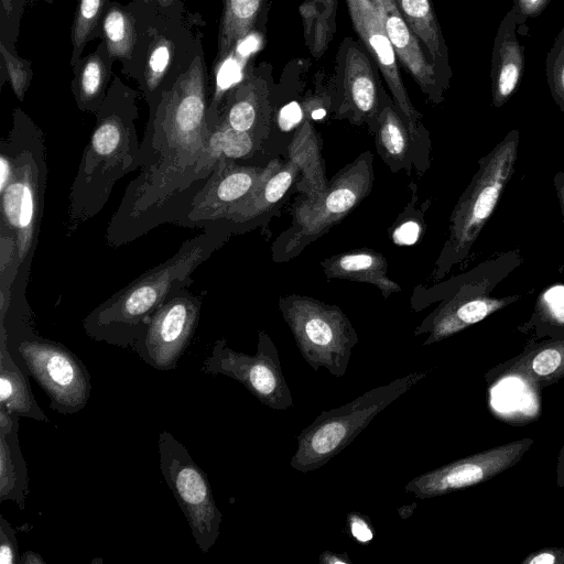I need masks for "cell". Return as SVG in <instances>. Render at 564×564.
<instances>
[{"label":"cell","instance_id":"6da1fadb","mask_svg":"<svg viewBox=\"0 0 564 564\" xmlns=\"http://www.w3.org/2000/svg\"><path fill=\"white\" fill-rule=\"evenodd\" d=\"M209 78L204 45L191 66L149 111L139 174L128 184L106 229L112 248L164 224L178 225L205 183L195 181L209 135Z\"/></svg>","mask_w":564,"mask_h":564},{"label":"cell","instance_id":"7a4b0ae2","mask_svg":"<svg viewBox=\"0 0 564 564\" xmlns=\"http://www.w3.org/2000/svg\"><path fill=\"white\" fill-rule=\"evenodd\" d=\"M0 158L11 164L0 185V242L13 249L8 272L0 274V323L34 321L26 290L37 248L47 183L45 137L21 109L14 108L12 127L0 141Z\"/></svg>","mask_w":564,"mask_h":564},{"label":"cell","instance_id":"3957f363","mask_svg":"<svg viewBox=\"0 0 564 564\" xmlns=\"http://www.w3.org/2000/svg\"><path fill=\"white\" fill-rule=\"evenodd\" d=\"M137 99L138 91L115 75L95 113L93 132L70 185L65 220L67 236L98 215L115 184L140 167Z\"/></svg>","mask_w":564,"mask_h":564},{"label":"cell","instance_id":"277c9868","mask_svg":"<svg viewBox=\"0 0 564 564\" xmlns=\"http://www.w3.org/2000/svg\"><path fill=\"white\" fill-rule=\"evenodd\" d=\"M235 235L227 223H216L185 240L164 262L147 270L90 311L83 321L96 341L132 348L149 318L169 296L193 283L192 273Z\"/></svg>","mask_w":564,"mask_h":564},{"label":"cell","instance_id":"5b68a950","mask_svg":"<svg viewBox=\"0 0 564 564\" xmlns=\"http://www.w3.org/2000/svg\"><path fill=\"white\" fill-rule=\"evenodd\" d=\"M137 20V41L122 74L133 79L152 111L163 93L188 69L203 45L198 13H165L142 1L131 0Z\"/></svg>","mask_w":564,"mask_h":564},{"label":"cell","instance_id":"8992f818","mask_svg":"<svg viewBox=\"0 0 564 564\" xmlns=\"http://www.w3.org/2000/svg\"><path fill=\"white\" fill-rule=\"evenodd\" d=\"M522 261L521 251L513 249L438 284L417 285L411 297L413 311L440 304L416 326L414 335H427L423 345L436 344L518 301L519 294L495 297L490 292Z\"/></svg>","mask_w":564,"mask_h":564},{"label":"cell","instance_id":"52a82bcc","mask_svg":"<svg viewBox=\"0 0 564 564\" xmlns=\"http://www.w3.org/2000/svg\"><path fill=\"white\" fill-rule=\"evenodd\" d=\"M519 143L520 132L513 129L478 160V170L451 213L447 238L432 272L434 280L444 279L468 257L513 175Z\"/></svg>","mask_w":564,"mask_h":564},{"label":"cell","instance_id":"ba28073f","mask_svg":"<svg viewBox=\"0 0 564 564\" xmlns=\"http://www.w3.org/2000/svg\"><path fill=\"white\" fill-rule=\"evenodd\" d=\"M375 182L373 154L365 151L340 169L316 199L300 197L292 220L271 246L274 262L297 257L307 246L339 224L370 194Z\"/></svg>","mask_w":564,"mask_h":564},{"label":"cell","instance_id":"9c48e42d","mask_svg":"<svg viewBox=\"0 0 564 564\" xmlns=\"http://www.w3.org/2000/svg\"><path fill=\"white\" fill-rule=\"evenodd\" d=\"M426 376L427 372L413 371L388 384L372 388L349 403L322 411L296 436L291 467L305 474L325 466L355 441L380 412Z\"/></svg>","mask_w":564,"mask_h":564},{"label":"cell","instance_id":"30bf717a","mask_svg":"<svg viewBox=\"0 0 564 564\" xmlns=\"http://www.w3.org/2000/svg\"><path fill=\"white\" fill-rule=\"evenodd\" d=\"M282 317L308 366L325 368L336 378L345 376L359 337L337 305L307 295L290 294L278 301Z\"/></svg>","mask_w":564,"mask_h":564},{"label":"cell","instance_id":"8fae6325","mask_svg":"<svg viewBox=\"0 0 564 564\" xmlns=\"http://www.w3.org/2000/svg\"><path fill=\"white\" fill-rule=\"evenodd\" d=\"M8 348L20 358L50 399V408L59 414L79 412L87 404L90 375L83 361L63 344L43 338L34 323L6 327Z\"/></svg>","mask_w":564,"mask_h":564},{"label":"cell","instance_id":"7c38bea8","mask_svg":"<svg viewBox=\"0 0 564 564\" xmlns=\"http://www.w3.org/2000/svg\"><path fill=\"white\" fill-rule=\"evenodd\" d=\"M158 448L162 476L189 525L196 545L207 553L219 536L223 521L208 477L170 432L160 433Z\"/></svg>","mask_w":564,"mask_h":564},{"label":"cell","instance_id":"4fadbf2b","mask_svg":"<svg viewBox=\"0 0 564 564\" xmlns=\"http://www.w3.org/2000/svg\"><path fill=\"white\" fill-rule=\"evenodd\" d=\"M202 371L224 375L241 383L262 404L284 411L293 406V397L283 375L279 350L264 330L258 332L257 351L249 355L217 339L204 359Z\"/></svg>","mask_w":564,"mask_h":564},{"label":"cell","instance_id":"5bb4252c","mask_svg":"<svg viewBox=\"0 0 564 564\" xmlns=\"http://www.w3.org/2000/svg\"><path fill=\"white\" fill-rule=\"evenodd\" d=\"M203 297L188 288L174 291L149 318L132 349L156 370L176 369L198 324Z\"/></svg>","mask_w":564,"mask_h":564},{"label":"cell","instance_id":"9a60e30c","mask_svg":"<svg viewBox=\"0 0 564 564\" xmlns=\"http://www.w3.org/2000/svg\"><path fill=\"white\" fill-rule=\"evenodd\" d=\"M377 65L365 46L346 37L338 51L335 118L367 126L373 134L380 104Z\"/></svg>","mask_w":564,"mask_h":564},{"label":"cell","instance_id":"2e32d148","mask_svg":"<svg viewBox=\"0 0 564 564\" xmlns=\"http://www.w3.org/2000/svg\"><path fill=\"white\" fill-rule=\"evenodd\" d=\"M531 443L524 438L434 468L411 479L404 491L427 499L478 485L513 465Z\"/></svg>","mask_w":564,"mask_h":564},{"label":"cell","instance_id":"e0dca14e","mask_svg":"<svg viewBox=\"0 0 564 564\" xmlns=\"http://www.w3.org/2000/svg\"><path fill=\"white\" fill-rule=\"evenodd\" d=\"M263 169L220 159L177 226L203 229L212 224L225 223L231 209L254 189Z\"/></svg>","mask_w":564,"mask_h":564},{"label":"cell","instance_id":"ac0fdd59","mask_svg":"<svg viewBox=\"0 0 564 564\" xmlns=\"http://www.w3.org/2000/svg\"><path fill=\"white\" fill-rule=\"evenodd\" d=\"M373 135L377 153L391 172L410 175L415 169L423 175L430 167V132L422 122L408 119L382 87Z\"/></svg>","mask_w":564,"mask_h":564},{"label":"cell","instance_id":"d6986e66","mask_svg":"<svg viewBox=\"0 0 564 564\" xmlns=\"http://www.w3.org/2000/svg\"><path fill=\"white\" fill-rule=\"evenodd\" d=\"M272 112L268 80L259 69L248 67L225 93L212 127L224 123L250 133L264 145L271 130Z\"/></svg>","mask_w":564,"mask_h":564},{"label":"cell","instance_id":"ffe728a7","mask_svg":"<svg viewBox=\"0 0 564 564\" xmlns=\"http://www.w3.org/2000/svg\"><path fill=\"white\" fill-rule=\"evenodd\" d=\"M354 29L369 53L392 95L398 108L413 123L422 115L414 108L400 75L398 57L379 20L372 0H346Z\"/></svg>","mask_w":564,"mask_h":564},{"label":"cell","instance_id":"44dd1931","mask_svg":"<svg viewBox=\"0 0 564 564\" xmlns=\"http://www.w3.org/2000/svg\"><path fill=\"white\" fill-rule=\"evenodd\" d=\"M382 28L393 46L398 61L411 74L427 100L441 104L446 87L437 70L424 54L421 41L414 34L394 0H372Z\"/></svg>","mask_w":564,"mask_h":564},{"label":"cell","instance_id":"7402d4cb","mask_svg":"<svg viewBox=\"0 0 564 564\" xmlns=\"http://www.w3.org/2000/svg\"><path fill=\"white\" fill-rule=\"evenodd\" d=\"M299 176L300 169L292 159L271 160L264 165L254 189L231 209L225 223L229 224L235 235L245 234L262 225L295 186Z\"/></svg>","mask_w":564,"mask_h":564},{"label":"cell","instance_id":"603a6c76","mask_svg":"<svg viewBox=\"0 0 564 564\" xmlns=\"http://www.w3.org/2000/svg\"><path fill=\"white\" fill-rule=\"evenodd\" d=\"M518 28L517 12L511 7L498 26L491 53V100L496 108L512 97L524 70V46L518 40Z\"/></svg>","mask_w":564,"mask_h":564},{"label":"cell","instance_id":"cb8c5ba5","mask_svg":"<svg viewBox=\"0 0 564 564\" xmlns=\"http://www.w3.org/2000/svg\"><path fill=\"white\" fill-rule=\"evenodd\" d=\"M327 280H348L369 283L379 289L387 300L401 291V286L388 276V261L370 248L349 250L321 261Z\"/></svg>","mask_w":564,"mask_h":564},{"label":"cell","instance_id":"d4e9b609","mask_svg":"<svg viewBox=\"0 0 564 564\" xmlns=\"http://www.w3.org/2000/svg\"><path fill=\"white\" fill-rule=\"evenodd\" d=\"M288 158L300 169L294 189L308 199L319 197L327 189L329 181L325 175L322 138L311 120L304 119L295 129L288 145Z\"/></svg>","mask_w":564,"mask_h":564},{"label":"cell","instance_id":"484cf974","mask_svg":"<svg viewBox=\"0 0 564 564\" xmlns=\"http://www.w3.org/2000/svg\"><path fill=\"white\" fill-rule=\"evenodd\" d=\"M115 62L100 41L94 52L82 56L72 67L70 91L80 111L95 115L99 110L113 77Z\"/></svg>","mask_w":564,"mask_h":564},{"label":"cell","instance_id":"4316f807","mask_svg":"<svg viewBox=\"0 0 564 564\" xmlns=\"http://www.w3.org/2000/svg\"><path fill=\"white\" fill-rule=\"evenodd\" d=\"M0 408L20 417L48 422L31 391L28 377L8 348V334L0 324Z\"/></svg>","mask_w":564,"mask_h":564},{"label":"cell","instance_id":"83f0119b","mask_svg":"<svg viewBox=\"0 0 564 564\" xmlns=\"http://www.w3.org/2000/svg\"><path fill=\"white\" fill-rule=\"evenodd\" d=\"M403 18L427 50L429 58L448 88L452 70L448 51L430 0H394Z\"/></svg>","mask_w":564,"mask_h":564},{"label":"cell","instance_id":"f1b7e54d","mask_svg":"<svg viewBox=\"0 0 564 564\" xmlns=\"http://www.w3.org/2000/svg\"><path fill=\"white\" fill-rule=\"evenodd\" d=\"M262 147L263 144L250 133L217 123L209 128L206 150L195 171V181L205 183L220 159L248 161L258 154Z\"/></svg>","mask_w":564,"mask_h":564},{"label":"cell","instance_id":"f546056e","mask_svg":"<svg viewBox=\"0 0 564 564\" xmlns=\"http://www.w3.org/2000/svg\"><path fill=\"white\" fill-rule=\"evenodd\" d=\"M267 0H223L215 65L232 57L239 44L254 29Z\"/></svg>","mask_w":564,"mask_h":564},{"label":"cell","instance_id":"4dcf8cb0","mask_svg":"<svg viewBox=\"0 0 564 564\" xmlns=\"http://www.w3.org/2000/svg\"><path fill=\"white\" fill-rule=\"evenodd\" d=\"M18 432L19 421L12 430H0V502L11 500L20 510H24L29 476Z\"/></svg>","mask_w":564,"mask_h":564},{"label":"cell","instance_id":"1f68e13d","mask_svg":"<svg viewBox=\"0 0 564 564\" xmlns=\"http://www.w3.org/2000/svg\"><path fill=\"white\" fill-rule=\"evenodd\" d=\"M100 39L109 55L127 65L137 41V20L130 3L110 2L102 19Z\"/></svg>","mask_w":564,"mask_h":564},{"label":"cell","instance_id":"d6a6232c","mask_svg":"<svg viewBox=\"0 0 564 564\" xmlns=\"http://www.w3.org/2000/svg\"><path fill=\"white\" fill-rule=\"evenodd\" d=\"M110 2L111 0H76L70 26V67L82 57L89 42L100 39L102 19Z\"/></svg>","mask_w":564,"mask_h":564},{"label":"cell","instance_id":"836d02e7","mask_svg":"<svg viewBox=\"0 0 564 564\" xmlns=\"http://www.w3.org/2000/svg\"><path fill=\"white\" fill-rule=\"evenodd\" d=\"M411 198L388 229L389 237L395 246H412L423 237L426 223L425 213L431 206V198L417 205V186L414 182L409 185Z\"/></svg>","mask_w":564,"mask_h":564},{"label":"cell","instance_id":"e575fe53","mask_svg":"<svg viewBox=\"0 0 564 564\" xmlns=\"http://www.w3.org/2000/svg\"><path fill=\"white\" fill-rule=\"evenodd\" d=\"M306 44L318 57L333 39L334 28L325 15L324 8L316 1L305 0L300 7Z\"/></svg>","mask_w":564,"mask_h":564},{"label":"cell","instance_id":"d590c367","mask_svg":"<svg viewBox=\"0 0 564 564\" xmlns=\"http://www.w3.org/2000/svg\"><path fill=\"white\" fill-rule=\"evenodd\" d=\"M0 56H1V80L7 74V79L15 95V97L23 101L25 94L30 87L33 70L31 62L22 58L17 51L10 50L0 42Z\"/></svg>","mask_w":564,"mask_h":564},{"label":"cell","instance_id":"8d00e7d4","mask_svg":"<svg viewBox=\"0 0 564 564\" xmlns=\"http://www.w3.org/2000/svg\"><path fill=\"white\" fill-rule=\"evenodd\" d=\"M545 74L551 96L564 112V24L546 55Z\"/></svg>","mask_w":564,"mask_h":564},{"label":"cell","instance_id":"74e56055","mask_svg":"<svg viewBox=\"0 0 564 564\" xmlns=\"http://www.w3.org/2000/svg\"><path fill=\"white\" fill-rule=\"evenodd\" d=\"M535 321L564 326V284L554 283L545 288L535 303Z\"/></svg>","mask_w":564,"mask_h":564},{"label":"cell","instance_id":"f35d334b","mask_svg":"<svg viewBox=\"0 0 564 564\" xmlns=\"http://www.w3.org/2000/svg\"><path fill=\"white\" fill-rule=\"evenodd\" d=\"M28 0H0V42L15 48L20 22Z\"/></svg>","mask_w":564,"mask_h":564},{"label":"cell","instance_id":"ab89813d","mask_svg":"<svg viewBox=\"0 0 564 564\" xmlns=\"http://www.w3.org/2000/svg\"><path fill=\"white\" fill-rule=\"evenodd\" d=\"M564 364V341L549 344L540 349L530 364L531 371L539 377H547L557 371Z\"/></svg>","mask_w":564,"mask_h":564},{"label":"cell","instance_id":"60d3db41","mask_svg":"<svg viewBox=\"0 0 564 564\" xmlns=\"http://www.w3.org/2000/svg\"><path fill=\"white\" fill-rule=\"evenodd\" d=\"M0 563L20 564L15 531L2 514L0 516Z\"/></svg>","mask_w":564,"mask_h":564},{"label":"cell","instance_id":"b9f144b4","mask_svg":"<svg viewBox=\"0 0 564 564\" xmlns=\"http://www.w3.org/2000/svg\"><path fill=\"white\" fill-rule=\"evenodd\" d=\"M347 525L351 536L360 542L368 543L373 539V530L368 517L360 512L351 511L347 514Z\"/></svg>","mask_w":564,"mask_h":564},{"label":"cell","instance_id":"7bdbcfd3","mask_svg":"<svg viewBox=\"0 0 564 564\" xmlns=\"http://www.w3.org/2000/svg\"><path fill=\"white\" fill-rule=\"evenodd\" d=\"M550 1L551 0H514L512 7L517 12L518 29L525 28L528 19L540 15Z\"/></svg>","mask_w":564,"mask_h":564},{"label":"cell","instance_id":"ee69618b","mask_svg":"<svg viewBox=\"0 0 564 564\" xmlns=\"http://www.w3.org/2000/svg\"><path fill=\"white\" fill-rule=\"evenodd\" d=\"M162 12L183 14L187 12L184 0H142Z\"/></svg>","mask_w":564,"mask_h":564},{"label":"cell","instance_id":"f6af8a7d","mask_svg":"<svg viewBox=\"0 0 564 564\" xmlns=\"http://www.w3.org/2000/svg\"><path fill=\"white\" fill-rule=\"evenodd\" d=\"M562 554L555 550H543L528 556L523 563L525 564H554L562 562Z\"/></svg>","mask_w":564,"mask_h":564},{"label":"cell","instance_id":"bcb514c9","mask_svg":"<svg viewBox=\"0 0 564 564\" xmlns=\"http://www.w3.org/2000/svg\"><path fill=\"white\" fill-rule=\"evenodd\" d=\"M321 564H352L347 553H335L330 551H324L319 554Z\"/></svg>","mask_w":564,"mask_h":564},{"label":"cell","instance_id":"7dc6e473","mask_svg":"<svg viewBox=\"0 0 564 564\" xmlns=\"http://www.w3.org/2000/svg\"><path fill=\"white\" fill-rule=\"evenodd\" d=\"M553 184L555 188V193L558 199L560 209L562 213V218L564 223V172H557L553 177Z\"/></svg>","mask_w":564,"mask_h":564},{"label":"cell","instance_id":"c3c4849f","mask_svg":"<svg viewBox=\"0 0 564 564\" xmlns=\"http://www.w3.org/2000/svg\"><path fill=\"white\" fill-rule=\"evenodd\" d=\"M312 1L318 2L324 8L325 15L335 30L336 29L335 18H336L337 0H312Z\"/></svg>","mask_w":564,"mask_h":564},{"label":"cell","instance_id":"681fc988","mask_svg":"<svg viewBox=\"0 0 564 564\" xmlns=\"http://www.w3.org/2000/svg\"><path fill=\"white\" fill-rule=\"evenodd\" d=\"M20 564H45L40 554L33 551H26L20 556Z\"/></svg>","mask_w":564,"mask_h":564},{"label":"cell","instance_id":"f907efd6","mask_svg":"<svg viewBox=\"0 0 564 564\" xmlns=\"http://www.w3.org/2000/svg\"><path fill=\"white\" fill-rule=\"evenodd\" d=\"M416 502H413L412 505L402 506L398 509L399 516L403 519H408L411 517L416 508Z\"/></svg>","mask_w":564,"mask_h":564},{"label":"cell","instance_id":"816d5d0a","mask_svg":"<svg viewBox=\"0 0 564 564\" xmlns=\"http://www.w3.org/2000/svg\"><path fill=\"white\" fill-rule=\"evenodd\" d=\"M557 475H558V485L564 486V448H563L562 455L560 457Z\"/></svg>","mask_w":564,"mask_h":564},{"label":"cell","instance_id":"f5cc1de1","mask_svg":"<svg viewBox=\"0 0 564 564\" xmlns=\"http://www.w3.org/2000/svg\"><path fill=\"white\" fill-rule=\"evenodd\" d=\"M46 3L52 4L54 0H44Z\"/></svg>","mask_w":564,"mask_h":564}]
</instances>
